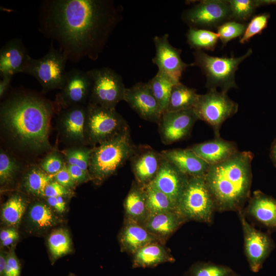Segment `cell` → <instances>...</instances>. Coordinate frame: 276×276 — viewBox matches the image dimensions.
<instances>
[{"instance_id": "obj_20", "label": "cell", "mask_w": 276, "mask_h": 276, "mask_svg": "<svg viewBox=\"0 0 276 276\" xmlns=\"http://www.w3.org/2000/svg\"><path fill=\"white\" fill-rule=\"evenodd\" d=\"M32 57L19 38L8 40L0 50V75L24 73Z\"/></svg>"}, {"instance_id": "obj_12", "label": "cell", "mask_w": 276, "mask_h": 276, "mask_svg": "<svg viewBox=\"0 0 276 276\" xmlns=\"http://www.w3.org/2000/svg\"><path fill=\"white\" fill-rule=\"evenodd\" d=\"M238 212L243 233L245 254L251 270L257 272L274 249V241L269 234L249 224L242 210Z\"/></svg>"}, {"instance_id": "obj_50", "label": "cell", "mask_w": 276, "mask_h": 276, "mask_svg": "<svg viewBox=\"0 0 276 276\" xmlns=\"http://www.w3.org/2000/svg\"><path fill=\"white\" fill-rule=\"evenodd\" d=\"M7 252L1 249L0 252V276H4L7 262Z\"/></svg>"}, {"instance_id": "obj_44", "label": "cell", "mask_w": 276, "mask_h": 276, "mask_svg": "<svg viewBox=\"0 0 276 276\" xmlns=\"http://www.w3.org/2000/svg\"><path fill=\"white\" fill-rule=\"evenodd\" d=\"M71 190L66 188L58 182L53 180L51 181L46 187L44 197L45 198L58 197V196H66L70 194Z\"/></svg>"}, {"instance_id": "obj_27", "label": "cell", "mask_w": 276, "mask_h": 276, "mask_svg": "<svg viewBox=\"0 0 276 276\" xmlns=\"http://www.w3.org/2000/svg\"><path fill=\"white\" fill-rule=\"evenodd\" d=\"M28 224L35 232H43L56 226L61 220L47 204L41 201L32 203L28 208Z\"/></svg>"}, {"instance_id": "obj_26", "label": "cell", "mask_w": 276, "mask_h": 276, "mask_svg": "<svg viewBox=\"0 0 276 276\" xmlns=\"http://www.w3.org/2000/svg\"><path fill=\"white\" fill-rule=\"evenodd\" d=\"M126 219L143 224L149 215L145 186L134 182L124 202Z\"/></svg>"}, {"instance_id": "obj_52", "label": "cell", "mask_w": 276, "mask_h": 276, "mask_svg": "<svg viewBox=\"0 0 276 276\" xmlns=\"http://www.w3.org/2000/svg\"><path fill=\"white\" fill-rule=\"evenodd\" d=\"M269 156L273 165L276 167V139L270 147Z\"/></svg>"}, {"instance_id": "obj_49", "label": "cell", "mask_w": 276, "mask_h": 276, "mask_svg": "<svg viewBox=\"0 0 276 276\" xmlns=\"http://www.w3.org/2000/svg\"><path fill=\"white\" fill-rule=\"evenodd\" d=\"M19 235L16 228L10 227L8 228L3 229L0 232L1 242L10 237Z\"/></svg>"}, {"instance_id": "obj_3", "label": "cell", "mask_w": 276, "mask_h": 276, "mask_svg": "<svg viewBox=\"0 0 276 276\" xmlns=\"http://www.w3.org/2000/svg\"><path fill=\"white\" fill-rule=\"evenodd\" d=\"M254 154L238 151L227 160L209 165L204 176L216 211L242 210L250 198Z\"/></svg>"}, {"instance_id": "obj_30", "label": "cell", "mask_w": 276, "mask_h": 276, "mask_svg": "<svg viewBox=\"0 0 276 276\" xmlns=\"http://www.w3.org/2000/svg\"><path fill=\"white\" fill-rule=\"evenodd\" d=\"M26 199L19 194L12 195L2 205L1 221L9 227L16 228L27 207Z\"/></svg>"}, {"instance_id": "obj_21", "label": "cell", "mask_w": 276, "mask_h": 276, "mask_svg": "<svg viewBox=\"0 0 276 276\" xmlns=\"http://www.w3.org/2000/svg\"><path fill=\"white\" fill-rule=\"evenodd\" d=\"M163 157L190 177H204L209 165L191 149H173L161 152Z\"/></svg>"}, {"instance_id": "obj_23", "label": "cell", "mask_w": 276, "mask_h": 276, "mask_svg": "<svg viewBox=\"0 0 276 276\" xmlns=\"http://www.w3.org/2000/svg\"><path fill=\"white\" fill-rule=\"evenodd\" d=\"M190 149L209 165L225 161L239 151L235 142L220 137L196 144Z\"/></svg>"}, {"instance_id": "obj_55", "label": "cell", "mask_w": 276, "mask_h": 276, "mask_svg": "<svg viewBox=\"0 0 276 276\" xmlns=\"http://www.w3.org/2000/svg\"><path fill=\"white\" fill-rule=\"evenodd\" d=\"M230 276H234L233 273H232Z\"/></svg>"}, {"instance_id": "obj_5", "label": "cell", "mask_w": 276, "mask_h": 276, "mask_svg": "<svg viewBox=\"0 0 276 276\" xmlns=\"http://www.w3.org/2000/svg\"><path fill=\"white\" fill-rule=\"evenodd\" d=\"M251 49L238 57H216L210 56L203 51L194 53L193 65L198 66L206 78V86L209 89L219 87L226 93L231 88H237L235 81V72L239 65L250 56Z\"/></svg>"}, {"instance_id": "obj_13", "label": "cell", "mask_w": 276, "mask_h": 276, "mask_svg": "<svg viewBox=\"0 0 276 276\" xmlns=\"http://www.w3.org/2000/svg\"><path fill=\"white\" fill-rule=\"evenodd\" d=\"M91 86V78L87 71L73 68L66 72L64 82L56 95L55 102L61 108L88 103Z\"/></svg>"}, {"instance_id": "obj_45", "label": "cell", "mask_w": 276, "mask_h": 276, "mask_svg": "<svg viewBox=\"0 0 276 276\" xmlns=\"http://www.w3.org/2000/svg\"><path fill=\"white\" fill-rule=\"evenodd\" d=\"M66 164L71 177L76 184L85 182L91 179L89 172L85 171L77 166Z\"/></svg>"}, {"instance_id": "obj_53", "label": "cell", "mask_w": 276, "mask_h": 276, "mask_svg": "<svg viewBox=\"0 0 276 276\" xmlns=\"http://www.w3.org/2000/svg\"><path fill=\"white\" fill-rule=\"evenodd\" d=\"M255 3L257 7L262 6H265L270 4H275L276 5V1L274 0H255Z\"/></svg>"}, {"instance_id": "obj_38", "label": "cell", "mask_w": 276, "mask_h": 276, "mask_svg": "<svg viewBox=\"0 0 276 276\" xmlns=\"http://www.w3.org/2000/svg\"><path fill=\"white\" fill-rule=\"evenodd\" d=\"M233 271L228 267L213 263H199L193 265L190 276H230Z\"/></svg>"}, {"instance_id": "obj_7", "label": "cell", "mask_w": 276, "mask_h": 276, "mask_svg": "<svg viewBox=\"0 0 276 276\" xmlns=\"http://www.w3.org/2000/svg\"><path fill=\"white\" fill-rule=\"evenodd\" d=\"M129 130L123 118L115 109H109L88 103L87 105L86 132L87 142L102 144Z\"/></svg>"}, {"instance_id": "obj_41", "label": "cell", "mask_w": 276, "mask_h": 276, "mask_svg": "<svg viewBox=\"0 0 276 276\" xmlns=\"http://www.w3.org/2000/svg\"><path fill=\"white\" fill-rule=\"evenodd\" d=\"M269 18L270 14L266 13L254 16L246 26L245 32L240 39V42L245 43L255 35L261 34L267 27Z\"/></svg>"}, {"instance_id": "obj_36", "label": "cell", "mask_w": 276, "mask_h": 276, "mask_svg": "<svg viewBox=\"0 0 276 276\" xmlns=\"http://www.w3.org/2000/svg\"><path fill=\"white\" fill-rule=\"evenodd\" d=\"M19 170L18 163L3 150L0 153V183L1 186L10 183Z\"/></svg>"}, {"instance_id": "obj_6", "label": "cell", "mask_w": 276, "mask_h": 276, "mask_svg": "<svg viewBox=\"0 0 276 276\" xmlns=\"http://www.w3.org/2000/svg\"><path fill=\"white\" fill-rule=\"evenodd\" d=\"M176 211L186 221L212 222L215 206L204 177H190L177 205Z\"/></svg>"}, {"instance_id": "obj_46", "label": "cell", "mask_w": 276, "mask_h": 276, "mask_svg": "<svg viewBox=\"0 0 276 276\" xmlns=\"http://www.w3.org/2000/svg\"><path fill=\"white\" fill-rule=\"evenodd\" d=\"M54 180L68 189L74 188L76 185L68 172L66 163L60 170L54 175Z\"/></svg>"}, {"instance_id": "obj_35", "label": "cell", "mask_w": 276, "mask_h": 276, "mask_svg": "<svg viewBox=\"0 0 276 276\" xmlns=\"http://www.w3.org/2000/svg\"><path fill=\"white\" fill-rule=\"evenodd\" d=\"M187 42L196 51L214 50L219 39L217 33L209 30L190 28L187 33Z\"/></svg>"}, {"instance_id": "obj_17", "label": "cell", "mask_w": 276, "mask_h": 276, "mask_svg": "<svg viewBox=\"0 0 276 276\" xmlns=\"http://www.w3.org/2000/svg\"><path fill=\"white\" fill-rule=\"evenodd\" d=\"M86 118L87 105L61 109L58 115L57 125L62 137L73 144L87 142Z\"/></svg>"}, {"instance_id": "obj_1", "label": "cell", "mask_w": 276, "mask_h": 276, "mask_svg": "<svg viewBox=\"0 0 276 276\" xmlns=\"http://www.w3.org/2000/svg\"><path fill=\"white\" fill-rule=\"evenodd\" d=\"M121 9L111 0H44L39 31L56 41L67 60H97L121 20Z\"/></svg>"}, {"instance_id": "obj_11", "label": "cell", "mask_w": 276, "mask_h": 276, "mask_svg": "<svg viewBox=\"0 0 276 276\" xmlns=\"http://www.w3.org/2000/svg\"><path fill=\"white\" fill-rule=\"evenodd\" d=\"M181 18L190 28L207 30L216 27L217 28L231 19L228 1H201L184 11Z\"/></svg>"}, {"instance_id": "obj_10", "label": "cell", "mask_w": 276, "mask_h": 276, "mask_svg": "<svg viewBox=\"0 0 276 276\" xmlns=\"http://www.w3.org/2000/svg\"><path fill=\"white\" fill-rule=\"evenodd\" d=\"M193 109L199 119L209 124L215 137H220L222 125L237 112L238 104L231 100L226 93L210 89L206 94L199 95Z\"/></svg>"}, {"instance_id": "obj_14", "label": "cell", "mask_w": 276, "mask_h": 276, "mask_svg": "<svg viewBox=\"0 0 276 276\" xmlns=\"http://www.w3.org/2000/svg\"><path fill=\"white\" fill-rule=\"evenodd\" d=\"M169 35L155 36L153 42L155 48V55L153 63L158 67V71L164 73L175 82H180L183 71L193 63L184 62L181 57V51L172 45L169 41Z\"/></svg>"}, {"instance_id": "obj_18", "label": "cell", "mask_w": 276, "mask_h": 276, "mask_svg": "<svg viewBox=\"0 0 276 276\" xmlns=\"http://www.w3.org/2000/svg\"><path fill=\"white\" fill-rule=\"evenodd\" d=\"M189 178L163 157L159 171L151 182L169 197L177 208Z\"/></svg>"}, {"instance_id": "obj_34", "label": "cell", "mask_w": 276, "mask_h": 276, "mask_svg": "<svg viewBox=\"0 0 276 276\" xmlns=\"http://www.w3.org/2000/svg\"><path fill=\"white\" fill-rule=\"evenodd\" d=\"M147 83L160 106L164 112L166 111L172 88L177 83L167 75L157 71Z\"/></svg>"}, {"instance_id": "obj_16", "label": "cell", "mask_w": 276, "mask_h": 276, "mask_svg": "<svg viewBox=\"0 0 276 276\" xmlns=\"http://www.w3.org/2000/svg\"><path fill=\"white\" fill-rule=\"evenodd\" d=\"M124 101L141 118L150 122L159 123L164 112L147 83L139 82L126 88Z\"/></svg>"}, {"instance_id": "obj_9", "label": "cell", "mask_w": 276, "mask_h": 276, "mask_svg": "<svg viewBox=\"0 0 276 276\" xmlns=\"http://www.w3.org/2000/svg\"><path fill=\"white\" fill-rule=\"evenodd\" d=\"M91 86L88 103L115 109L124 100L126 89L121 75L113 70L102 67L87 71Z\"/></svg>"}, {"instance_id": "obj_51", "label": "cell", "mask_w": 276, "mask_h": 276, "mask_svg": "<svg viewBox=\"0 0 276 276\" xmlns=\"http://www.w3.org/2000/svg\"><path fill=\"white\" fill-rule=\"evenodd\" d=\"M19 238V235L13 236L7 238L5 240L1 242V246L3 247H7L13 244Z\"/></svg>"}, {"instance_id": "obj_54", "label": "cell", "mask_w": 276, "mask_h": 276, "mask_svg": "<svg viewBox=\"0 0 276 276\" xmlns=\"http://www.w3.org/2000/svg\"><path fill=\"white\" fill-rule=\"evenodd\" d=\"M68 276H77V275L74 274L73 273H70Z\"/></svg>"}, {"instance_id": "obj_22", "label": "cell", "mask_w": 276, "mask_h": 276, "mask_svg": "<svg viewBox=\"0 0 276 276\" xmlns=\"http://www.w3.org/2000/svg\"><path fill=\"white\" fill-rule=\"evenodd\" d=\"M245 213L270 229L276 230V199L261 191L254 192Z\"/></svg>"}, {"instance_id": "obj_24", "label": "cell", "mask_w": 276, "mask_h": 276, "mask_svg": "<svg viewBox=\"0 0 276 276\" xmlns=\"http://www.w3.org/2000/svg\"><path fill=\"white\" fill-rule=\"evenodd\" d=\"M121 249L132 254L153 242L162 243L144 226L137 222L126 219L119 235Z\"/></svg>"}, {"instance_id": "obj_25", "label": "cell", "mask_w": 276, "mask_h": 276, "mask_svg": "<svg viewBox=\"0 0 276 276\" xmlns=\"http://www.w3.org/2000/svg\"><path fill=\"white\" fill-rule=\"evenodd\" d=\"M186 221L177 211H169L149 214L142 225L163 242Z\"/></svg>"}, {"instance_id": "obj_47", "label": "cell", "mask_w": 276, "mask_h": 276, "mask_svg": "<svg viewBox=\"0 0 276 276\" xmlns=\"http://www.w3.org/2000/svg\"><path fill=\"white\" fill-rule=\"evenodd\" d=\"M47 203L58 213H63L66 209V202L63 196L45 198Z\"/></svg>"}, {"instance_id": "obj_4", "label": "cell", "mask_w": 276, "mask_h": 276, "mask_svg": "<svg viewBox=\"0 0 276 276\" xmlns=\"http://www.w3.org/2000/svg\"><path fill=\"white\" fill-rule=\"evenodd\" d=\"M136 148L127 130L93 148L88 169L91 179L100 183L113 175L130 159Z\"/></svg>"}, {"instance_id": "obj_43", "label": "cell", "mask_w": 276, "mask_h": 276, "mask_svg": "<svg viewBox=\"0 0 276 276\" xmlns=\"http://www.w3.org/2000/svg\"><path fill=\"white\" fill-rule=\"evenodd\" d=\"M20 273L21 265L13 246L7 252L6 266L4 276H20Z\"/></svg>"}, {"instance_id": "obj_29", "label": "cell", "mask_w": 276, "mask_h": 276, "mask_svg": "<svg viewBox=\"0 0 276 276\" xmlns=\"http://www.w3.org/2000/svg\"><path fill=\"white\" fill-rule=\"evenodd\" d=\"M199 94L195 89L189 87L180 82L172 88L166 111L174 112L193 108Z\"/></svg>"}, {"instance_id": "obj_2", "label": "cell", "mask_w": 276, "mask_h": 276, "mask_svg": "<svg viewBox=\"0 0 276 276\" xmlns=\"http://www.w3.org/2000/svg\"><path fill=\"white\" fill-rule=\"evenodd\" d=\"M59 107L40 94L23 88L11 93L1 105V124L18 148L32 152L51 149L49 136L53 113Z\"/></svg>"}, {"instance_id": "obj_42", "label": "cell", "mask_w": 276, "mask_h": 276, "mask_svg": "<svg viewBox=\"0 0 276 276\" xmlns=\"http://www.w3.org/2000/svg\"><path fill=\"white\" fill-rule=\"evenodd\" d=\"M62 156L56 152L46 156L40 163L41 169L49 175H54L64 166Z\"/></svg>"}, {"instance_id": "obj_33", "label": "cell", "mask_w": 276, "mask_h": 276, "mask_svg": "<svg viewBox=\"0 0 276 276\" xmlns=\"http://www.w3.org/2000/svg\"><path fill=\"white\" fill-rule=\"evenodd\" d=\"M54 180V175H49L41 169L33 167L25 175L22 184L28 193L35 196L44 197L47 185Z\"/></svg>"}, {"instance_id": "obj_15", "label": "cell", "mask_w": 276, "mask_h": 276, "mask_svg": "<svg viewBox=\"0 0 276 276\" xmlns=\"http://www.w3.org/2000/svg\"><path fill=\"white\" fill-rule=\"evenodd\" d=\"M198 120L193 108L164 112L159 122L162 142L168 145L183 140L190 134Z\"/></svg>"}, {"instance_id": "obj_31", "label": "cell", "mask_w": 276, "mask_h": 276, "mask_svg": "<svg viewBox=\"0 0 276 276\" xmlns=\"http://www.w3.org/2000/svg\"><path fill=\"white\" fill-rule=\"evenodd\" d=\"M47 243L52 264L58 259L71 252L72 249V239L68 230L65 228L53 230L48 236Z\"/></svg>"}, {"instance_id": "obj_37", "label": "cell", "mask_w": 276, "mask_h": 276, "mask_svg": "<svg viewBox=\"0 0 276 276\" xmlns=\"http://www.w3.org/2000/svg\"><path fill=\"white\" fill-rule=\"evenodd\" d=\"M93 149L77 147L64 151L67 164L77 166L83 170L89 172V165Z\"/></svg>"}, {"instance_id": "obj_40", "label": "cell", "mask_w": 276, "mask_h": 276, "mask_svg": "<svg viewBox=\"0 0 276 276\" xmlns=\"http://www.w3.org/2000/svg\"><path fill=\"white\" fill-rule=\"evenodd\" d=\"M246 25L235 20L224 22L217 28V34L223 45L231 40L242 36L245 31Z\"/></svg>"}, {"instance_id": "obj_32", "label": "cell", "mask_w": 276, "mask_h": 276, "mask_svg": "<svg viewBox=\"0 0 276 276\" xmlns=\"http://www.w3.org/2000/svg\"><path fill=\"white\" fill-rule=\"evenodd\" d=\"M146 204L149 214L176 211V205L151 182L145 186Z\"/></svg>"}, {"instance_id": "obj_8", "label": "cell", "mask_w": 276, "mask_h": 276, "mask_svg": "<svg viewBox=\"0 0 276 276\" xmlns=\"http://www.w3.org/2000/svg\"><path fill=\"white\" fill-rule=\"evenodd\" d=\"M67 59L54 47L53 41L48 53L41 58H31L24 73L33 76L42 87V93L54 89H61L65 81Z\"/></svg>"}, {"instance_id": "obj_28", "label": "cell", "mask_w": 276, "mask_h": 276, "mask_svg": "<svg viewBox=\"0 0 276 276\" xmlns=\"http://www.w3.org/2000/svg\"><path fill=\"white\" fill-rule=\"evenodd\" d=\"M133 267H152L166 262H173L174 258L160 242L147 244L133 254Z\"/></svg>"}, {"instance_id": "obj_48", "label": "cell", "mask_w": 276, "mask_h": 276, "mask_svg": "<svg viewBox=\"0 0 276 276\" xmlns=\"http://www.w3.org/2000/svg\"><path fill=\"white\" fill-rule=\"evenodd\" d=\"M13 75H5L1 76L2 79L0 80V98H3L7 93L11 82L12 81Z\"/></svg>"}, {"instance_id": "obj_19", "label": "cell", "mask_w": 276, "mask_h": 276, "mask_svg": "<svg viewBox=\"0 0 276 276\" xmlns=\"http://www.w3.org/2000/svg\"><path fill=\"white\" fill-rule=\"evenodd\" d=\"M136 182L142 186L151 182L158 173L163 157L149 146L137 147L130 158Z\"/></svg>"}, {"instance_id": "obj_39", "label": "cell", "mask_w": 276, "mask_h": 276, "mask_svg": "<svg viewBox=\"0 0 276 276\" xmlns=\"http://www.w3.org/2000/svg\"><path fill=\"white\" fill-rule=\"evenodd\" d=\"M228 2L231 19L235 20H247L257 8L255 0H229Z\"/></svg>"}]
</instances>
